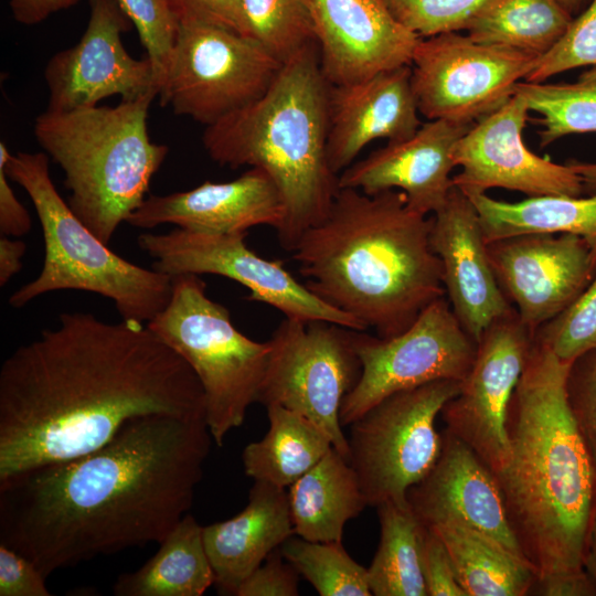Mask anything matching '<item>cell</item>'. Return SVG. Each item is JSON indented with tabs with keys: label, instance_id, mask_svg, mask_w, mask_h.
<instances>
[{
	"label": "cell",
	"instance_id": "6da1fadb",
	"mask_svg": "<svg viewBox=\"0 0 596 596\" xmlns=\"http://www.w3.org/2000/svg\"><path fill=\"white\" fill-rule=\"evenodd\" d=\"M205 416L191 366L147 324L64 312L0 369V480L75 459L134 418Z\"/></svg>",
	"mask_w": 596,
	"mask_h": 596
},
{
	"label": "cell",
	"instance_id": "7a4b0ae2",
	"mask_svg": "<svg viewBox=\"0 0 596 596\" xmlns=\"http://www.w3.org/2000/svg\"><path fill=\"white\" fill-rule=\"evenodd\" d=\"M213 441L205 416L150 415L75 459L0 480V543L47 578L160 543L191 509Z\"/></svg>",
	"mask_w": 596,
	"mask_h": 596
},
{
	"label": "cell",
	"instance_id": "3957f363",
	"mask_svg": "<svg viewBox=\"0 0 596 596\" xmlns=\"http://www.w3.org/2000/svg\"><path fill=\"white\" fill-rule=\"evenodd\" d=\"M571 365L533 339L508 409L509 460L494 475L536 578L586 573L596 513V470L567 398Z\"/></svg>",
	"mask_w": 596,
	"mask_h": 596
},
{
	"label": "cell",
	"instance_id": "277c9868",
	"mask_svg": "<svg viewBox=\"0 0 596 596\" xmlns=\"http://www.w3.org/2000/svg\"><path fill=\"white\" fill-rule=\"evenodd\" d=\"M430 228L432 217L411 209L398 190L339 189L291 252L315 295L386 339L445 296Z\"/></svg>",
	"mask_w": 596,
	"mask_h": 596
},
{
	"label": "cell",
	"instance_id": "5b68a950",
	"mask_svg": "<svg viewBox=\"0 0 596 596\" xmlns=\"http://www.w3.org/2000/svg\"><path fill=\"white\" fill-rule=\"evenodd\" d=\"M329 86L312 43L283 63L259 98L203 134V146L216 163L259 168L276 183L286 205L277 235L288 251L324 219L339 190L327 156Z\"/></svg>",
	"mask_w": 596,
	"mask_h": 596
},
{
	"label": "cell",
	"instance_id": "8992f818",
	"mask_svg": "<svg viewBox=\"0 0 596 596\" xmlns=\"http://www.w3.org/2000/svg\"><path fill=\"white\" fill-rule=\"evenodd\" d=\"M155 96L121 99L114 107L45 110L34 136L64 172L68 205L104 243L146 199L168 147L151 141L148 113Z\"/></svg>",
	"mask_w": 596,
	"mask_h": 596
},
{
	"label": "cell",
	"instance_id": "52a82bcc",
	"mask_svg": "<svg viewBox=\"0 0 596 596\" xmlns=\"http://www.w3.org/2000/svg\"><path fill=\"white\" fill-rule=\"evenodd\" d=\"M0 162L31 199L45 249L41 273L10 296L11 307L46 292L83 290L111 299L121 319L143 324L167 307L172 277L126 260L97 237L55 189L45 152L11 155L1 141Z\"/></svg>",
	"mask_w": 596,
	"mask_h": 596
},
{
	"label": "cell",
	"instance_id": "ba28073f",
	"mask_svg": "<svg viewBox=\"0 0 596 596\" xmlns=\"http://www.w3.org/2000/svg\"><path fill=\"white\" fill-rule=\"evenodd\" d=\"M172 277L167 307L147 323L191 366L205 398V419L213 441L223 446L258 402L270 344L243 334L230 311L206 295L199 275Z\"/></svg>",
	"mask_w": 596,
	"mask_h": 596
},
{
	"label": "cell",
	"instance_id": "9c48e42d",
	"mask_svg": "<svg viewBox=\"0 0 596 596\" xmlns=\"http://www.w3.org/2000/svg\"><path fill=\"white\" fill-rule=\"evenodd\" d=\"M461 381L439 380L394 393L352 422L348 461L368 505H407L408 489L434 466L441 450L435 427Z\"/></svg>",
	"mask_w": 596,
	"mask_h": 596
},
{
	"label": "cell",
	"instance_id": "30bf717a",
	"mask_svg": "<svg viewBox=\"0 0 596 596\" xmlns=\"http://www.w3.org/2000/svg\"><path fill=\"white\" fill-rule=\"evenodd\" d=\"M268 341L270 351L258 403L304 415L348 460L340 409L362 372L354 330L329 321L285 318Z\"/></svg>",
	"mask_w": 596,
	"mask_h": 596
},
{
	"label": "cell",
	"instance_id": "8fae6325",
	"mask_svg": "<svg viewBox=\"0 0 596 596\" xmlns=\"http://www.w3.org/2000/svg\"><path fill=\"white\" fill-rule=\"evenodd\" d=\"M281 65L249 36L184 21L158 96L174 114L210 126L259 98Z\"/></svg>",
	"mask_w": 596,
	"mask_h": 596
},
{
	"label": "cell",
	"instance_id": "7c38bea8",
	"mask_svg": "<svg viewBox=\"0 0 596 596\" xmlns=\"http://www.w3.org/2000/svg\"><path fill=\"white\" fill-rule=\"evenodd\" d=\"M354 347L362 372L342 402V426L394 393L439 380L462 381L477 351V342L465 331L445 296L428 305L395 337L384 339L354 330Z\"/></svg>",
	"mask_w": 596,
	"mask_h": 596
},
{
	"label": "cell",
	"instance_id": "4fadbf2b",
	"mask_svg": "<svg viewBox=\"0 0 596 596\" xmlns=\"http://www.w3.org/2000/svg\"><path fill=\"white\" fill-rule=\"evenodd\" d=\"M539 60L458 32L421 38L411 62L418 110L429 120L476 123L501 107Z\"/></svg>",
	"mask_w": 596,
	"mask_h": 596
},
{
	"label": "cell",
	"instance_id": "5bb4252c",
	"mask_svg": "<svg viewBox=\"0 0 596 596\" xmlns=\"http://www.w3.org/2000/svg\"><path fill=\"white\" fill-rule=\"evenodd\" d=\"M246 233H204L175 227L142 233L138 246L153 259L152 268L170 276L212 274L249 290L248 300L267 304L286 318L329 321L365 331L355 318L338 310L299 283L280 262L260 257L245 242Z\"/></svg>",
	"mask_w": 596,
	"mask_h": 596
},
{
	"label": "cell",
	"instance_id": "9a60e30c",
	"mask_svg": "<svg viewBox=\"0 0 596 596\" xmlns=\"http://www.w3.org/2000/svg\"><path fill=\"white\" fill-rule=\"evenodd\" d=\"M533 339L514 308L494 320L477 342L459 393L440 412L445 429L468 445L494 475L509 460L508 409Z\"/></svg>",
	"mask_w": 596,
	"mask_h": 596
},
{
	"label": "cell",
	"instance_id": "2e32d148",
	"mask_svg": "<svg viewBox=\"0 0 596 596\" xmlns=\"http://www.w3.org/2000/svg\"><path fill=\"white\" fill-rule=\"evenodd\" d=\"M85 32L72 47L54 54L44 78L49 111H71L97 106L109 96L136 99L158 96L151 62L137 60L124 46L129 20L116 0H89Z\"/></svg>",
	"mask_w": 596,
	"mask_h": 596
},
{
	"label": "cell",
	"instance_id": "e0dca14e",
	"mask_svg": "<svg viewBox=\"0 0 596 596\" xmlns=\"http://www.w3.org/2000/svg\"><path fill=\"white\" fill-rule=\"evenodd\" d=\"M529 111L525 100L513 94L476 121L454 148V161L461 167L453 177L454 187L465 194L503 188L529 196H581L584 183L570 164L539 157L525 146L522 132Z\"/></svg>",
	"mask_w": 596,
	"mask_h": 596
},
{
	"label": "cell",
	"instance_id": "ac0fdd59",
	"mask_svg": "<svg viewBox=\"0 0 596 596\" xmlns=\"http://www.w3.org/2000/svg\"><path fill=\"white\" fill-rule=\"evenodd\" d=\"M509 302L534 333L568 307L596 274V254L574 234H523L487 243Z\"/></svg>",
	"mask_w": 596,
	"mask_h": 596
},
{
	"label": "cell",
	"instance_id": "d6986e66",
	"mask_svg": "<svg viewBox=\"0 0 596 596\" xmlns=\"http://www.w3.org/2000/svg\"><path fill=\"white\" fill-rule=\"evenodd\" d=\"M305 2L329 85H348L411 65L421 36L400 23L383 0Z\"/></svg>",
	"mask_w": 596,
	"mask_h": 596
},
{
	"label": "cell",
	"instance_id": "ffe728a7",
	"mask_svg": "<svg viewBox=\"0 0 596 596\" xmlns=\"http://www.w3.org/2000/svg\"><path fill=\"white\" fill-rule=\"evenodd\" d=\"M441 439L436 462L407 491L413 514L426 528L460 524L479 531L525 558L493 471L447 429L441 432Z\"/></svg>",
	"mask_w": 596,
	"mask_h": 596
},
{
	"label": "cell",
	"instance_id": "44dd1931",
	"mask_svg": "<svg viewBox=\"0 0 596 596\" xmlns=\"http://www.w3.org/2000/svg\"><path fill=\"white\" fill-rule=\"evenodd\" d=\"M473 124L429 120L412 136L387 142L344 169L338 177L339 189H354L369 195L398 190L411 209L434 214L454 188V148Z\"/></svg>",
	"mask_w": 596,
	"mask_h": 596
},
{
	"label": "cell",
	"instance_id": "7402d4cb",
	"mask_svg": "<svg viewBox=\"0 0 596 596\" xmlns=\"http://www.w3.org/2000/svg\"><path fill=\"white\" fill-rule=\"evenodd\" d=\"M430 246L441 262L448 302L476 341L513 307L501 290L489 262L479 215L469 198L454 187L432 216Z\"/></svg>",
	"mask_w": 596,
	"mask_h": 596
},
{
	"label": "cell",
	"instance_id": "603a6c76",
	"mask_svg": "<svg viewBox=\"0 0 596 596\" xmlns=\"http://www.w3.org/2000/svg\"><path fill=\"white\" fill-rule=\"evenodd\" d=\"M286 221L284 198L273 179L251 168L227 182L205 181L188 191L149 195L127 219L138 228L172 224L204 233H246L269 225L277 233Z\"/></svg>",
	"mask_w": 596,
	"mask_h": 596
},
{
	"label": "cell",
	"instance_id": "cb8c5ba5",
	"mask_svg": "<svg viewBox=\"0 0 596 596\" xmlns=\"http://www.w3.org/2000/svg\"><path fill=\"white\" fill-rule=\"evenodd\" d=\"M411 78V65H404L356 83L329 86L327 156L336 174L373 140H402L421 127Z\"/></svg>",
	"mask_w": 596,
	"mask_h": 596
},
{
	"label": "cell",
	"instance_id": "d4e9b609",
	"mask_svg": "<svg viewBox=\"0 0 596 596\" xmlns=\"http://www.w3.org/2000/svg\"><path fill=\"white\" fill-rule=\"evenodd\" d=\"M295 535L285 488L254 481L247 505L235 517L203 526L204 546L223 595H236L242 583Z\"/></svg>",
	"mask_w": 596,
	"mask_h": 596
},
{
	"label": "cell",
	"instance_id": "484cf974",
	"mask_svg": "<svg viewBox=\"0 0 596 596\" xmlns=\"http://www.w3.org/2000/svg\"><path fill=\"white\" fill-rule=\"evenodd\" d=\"M288 502L295 535L313 542H341L345 523L368 507L354 470L333 447L289 487Z\"/></svg>",
	"mask_w": 596,
	"mask_h": 596
},
{
	"label": "cell",
	"instance_id": "4316f807",
	"mask_svg": "<svg viewBox=\"0 0 596 596\" xmlns=\"http://www.w3.org/2000/svg\"><path fill=\"white\" fill-rule=\"evenodd\" d=\"M140 568L118 576L116 596H202L214 584L203 526L187 513Z\"/></svg>",
	"mask_w": 596,
	"mask_h": 596
},
{
	"label": "cell",
	"instance_id": "83f0119b",
	"mask_svg": "<svg viewBox=\"0 0 596 596\" xmlns=\"http://www.w3.org/2000/svg\"><path fill=\"white\" fill-rule=\"evenodd\" d=\"M466 195L477 210L486 243L523 234H574L596 254V194L538 195L515 203L486 193Z\"/></svg>",
	"mask_w": 596,
	"mask_h": 596
},
{
	"label": "cell",
	"instance_id": "f1b7e54d",
	"mask_svg": "<svg viewBox=\"0 0 596 596\" xmlns=\"http://www.w3.org/2000/svg\"><path fill=\"white\" fill-rule=\"evenodd\" d=\"M269 428L242 453L244 472L254 481L290 487L333 446L329 436L304 415L280 405L266 406Z\"/></svg>",
	"mask_w": 596,
	"mask_h": 596
},
{
	"label": "cell",
	"instance_id": "f546056e",
	"mask_svg": "<svg viewBox=\"0 0 596 596\" xmlns=\"http://www.w3.org/2000/svg\"><path fill=\"white\" fill-rule=\"evenodd\" d=\"M446 545L467 596H525L536 579L532 565L497 540L460 524L429 528Z\"/></svg>",
	"mask_w": 596,
	"mask_h": 596
},
{
	"label": "cell",
	"instance_id": "4dcf8cb0",
	"mask_svg": "<svg viewBox=\"0 0 596 596\" xmlns=\"http://www.w3.org/2000/svg\"><path fill=\"white\" fill-rule=\"evenodd\" d=\"M573 20L558 0H490L467 28L472 40L542 56Z\"/></svg>",
	"mask_w": 596,
	"mask_h": 596
},
{
	"label": "cell",
	"instance_id": "1f68e13d",
	"mask_svg": "<svg viewBox=\"0 0 596 596\" xmlns=\"http://www.w3.org/2000/svg\"><path fill=\"white\" fill-rule=\"evenodd\" d=\"M380 543L368 568L374 596H427L423 573L426 526L407 505L387 501L376 507Z\"/></svg>",
	"mask_w": 596,
	"mask_h": 596
},
{
	"label": "cell",
	"instance_id": "d6a6232c",
	"mask_svg": "<svg viewBox=\"0 0 596 596\" xmlns=\"http://www.w3.org/2000/svg\"><path fill=\"white\" fill-rule=\"evenodd\" d=\"M513 94L521 96L530 110L542 116L540 146L572 135L596 132V65L574 83L545 84L519 82Z\"/></svg>",
	"mask_w": 596,
	"mask_h": 596
},
{
	"label": "cell",
	"instance_id": "836d02e7",
	"mask_svg": "<svg viewBox=\"0 0 596 596\" xmlns=\"http://www.w3.org/2000/svg\"><path fill=\"white\" fill-rule=\"evenodd\" d=\"M286 561L320 596H371L368 568L356 563L341 542H313L298 535L280 546Z\"/></svg>",
	"mask_w": 596,
	"mask_h": 596
},
{
	"label": "cell",
	"instance_id": "e575fe53",
	"mask_svg": "<svg viewBox=\"0 0 596 596\" xmlns=\"http://www.w3.org/2000/svg\"><path fill=\"white\" fill-rule=\"evenodd\" d=\"M247 36L281 64L316 43L305 0H242Z\"/></svg>",
	"mask_w": 596,
	"mask_h": 596
},
{
	"label": "cell",
	"instance_id": "d590c367",
	"mask_svg": "<svg viewBox=\"0 0 596 596\" xmlns=\"http://www.w3.org/2000/svg\"><path fill=\"white\" fill-rule=\"evenodd\" d=\"M534 340L565 363L596 351V274L568 307L536 329Z\"/></svg>",
	"mask_w": 596,
	"mask_h": 596
},
{
	"label": "cell",
	"instance_id": "8d00e7d4",
	"mask_svg": "<svg viewBox=\"0 0 596 596\" xmlns=\"http://www.w3.org/2000/svg\"><path fill=\"white\" fill-rule=\"evenodd\" d=\"M135 25L159 87L166 78L179 31L168 0H116Z\"/></svg>",
	"mask_w": 596,
	"mask_h": 596
},
{
	"label": "cell",
	"instance_id": "74e56055",
	"mask_svg": "<svg viewBox=\"0 0 596 596\" xmlns=\"http://www.w3.org/2000/svg\"><path fill=\"white\" fill-rule=\"evenodd\" d=\"M395 19L421 38L467 30L490 0H383Z\"/></svg>",
	"mask_w": 596,
	"mask_h": 596
},
{
	"label": "cell",
	"instance_id": "f35d334b",
	"mask_svg": "<svg viewBox=\"0 0 596 596\" xmlns=\"http://www.w3.org/2000/svg\"><path fill=\"white\" fill-rule=\"evenodd\" d=\"M596 65V0L573 19L562 39L542 55L524 79L542 83L553 75L577 68Z\"/></svg>",
	"mask_w": 596,
	"mask_h": 596
},
{
	"label": "cell",
	"instance_id": "ab89813d",
	"mask_svg": "<svg viewBox=\"0 0 596 596\" xmlns=\"http://www.w3.org/2000/svg\"><path fill=\"white\" fill-rule=\"evenodd\" d=\"M566 387L571 412L596 470V351L572 363Z\"/></svg>",
	"mask_w": 596,
	"mask_h": 596
},
{
	"label": "cell",
	"instance_id": "60d3db41",
	"mask_svg": "<svg viewBox=\"0 0 596 596\" xmlns=\"http://www.w3.org/2000/svg\"><path fill=\"white\" fill-rule=\"evenodd\" d=\"M298 575L278 547L242 583L236 596H297Z\"/></svg>",
	"mask_w": 596,
	"mask_h": 596
},
{
	"label": "cell",
	"instance_id": "b9f144b4",
	"mask_svg": "<svg viewBox=\"0 0 596 596\" xmlns=\"http://www.w3.org/2000/svg\"><path fill=\"white\" fill-rule=\"evenodd\" d=\"M423 573L427 596H467L446 545L429 528L424 533Z\"/></svg>",
	"mask_w": 596,
	"mask_h": 596
},
{
	"label": "cell",
	"instance_id": "7bdbcfd3",
	"mask_svg": "<svg viewBox=\"0 0 596 596\" xmlns=\"http://www.w3.org/2000/svg\"><path fill=\"white\" fill-rule=\"evenodd\" d=\"M45 579L31 560L0 543V596H51Z\"/></svg>",
	"mask_w": 596,
	"mask_h": 596
},
{
	"label": "cell",
	"instance_id": "ee69618b",
	"mask_svg": "<svg viewBox=\"0 0 596 596\" xmlns=\"http://www.w3.org/2000/svg\"><path fill=\"white\" fill-rule=\"evenodd\" d=\"M180 22L219 25L247 36L242 0H168Z\"/></svg>",
	"mask_w": 596,
	"mask_h": 596
},
{
	"label": "cell",
	"instance_id": "f6af8a7d",
	"mask_svg": "<svg viewBox=\"0 0 596 596\" xmlns=\"http://www.w3.org/2000/svg\"><path fill=\"white\" fill-rule=\"evenodd\" d=\"M3 163L0 162V233L11 237H20L31 230V217L28 210L17 198Z\"/></svg>",
	"mask_w": 596,
	"mask_h": 596
},
{
	"label": "cell",
	"instance_id": "bcb514c9",
	"mask_svg": "<svg viewBox=\"0 0 596 596\" xmlns=\"http://www.w3.org/2000/svg\"><path fill=\"white\" fill-rule=\"evenodd\" d=\"M530 595L596 596V584L587 573L536 578Z\"/></svg>",
	"mask_w": 596,
	"mask_h": 596
},
{
	"label": "cell",
	"instance_id": "7dc6e473",
	"mask_svg": "<svg viewBox=\"0 0 596 596\" xmlns=\"http://www.w3.org/2000/svg\"><path fill=\"white\" fill-rule=\"evenodd\" d=\"M78 0H9V6L17 22L34 25L50 15L70 8Z\"/></svg>",
	"mask_w": 596,
	"mask_h": 596
},
{
	"label": "cell",
	"instance_id": "c3c4849f",
	"mask_svg": "<svg viewBox=\"0 0 596 596\" xmlns=\"http://www.w3.org/2000/svg\"><path fill=\"white\" fill-rule=\"evenodd\" d=\"M26 245L23 241L1 235L0 237V286L7 285L22 268Z\"/></svg>",
	"mask_w": 596,
	"mask_h": 596
},
{
	"label": "cell",
	"instance_id": "681fc988",
	"mask_svg": "<svg viewBox=\"0 0 596 596\" xmlns=\"http://www.w3.org/2000/svg\"><path fill=\"white\" fill-rule=\"evenodd\" d=\"M583 566L585 572L596 584V513L588 534Z\"/></svg>",
	"mask_w": 596,
	"mask_h": 596
},
{
	"label": "cell",
	"instance_id": "f907efd6",
	"mask_svg": "<svg viewBox=\"0 0 596 596\" xmlns=\"http://www.w3.org/2000/svg\"><path fill=\"white\" fill-rule=\"evenodd\" d=\"M568 164L581 177L584 187L596 190V163L572 161Z\"/></svg>",
	"mask_w": 596,
	"mask_h": 596
},
{
	"label": "cell",
	"instance_id": "816d5d0a",
	"mask_svg": "<svg viewBox=\"0 0 596 596\" xmlns=\"http://www.w3.org/2000/svg\"><path fill=\"white\" fill-rule=\"evenodd\" d=\"M558 1L571 14H573L576 10H578L583 0H558Z\"/></svg>",
	"mask_w": 596,
	"mask_h": 596
}]
</instances>
